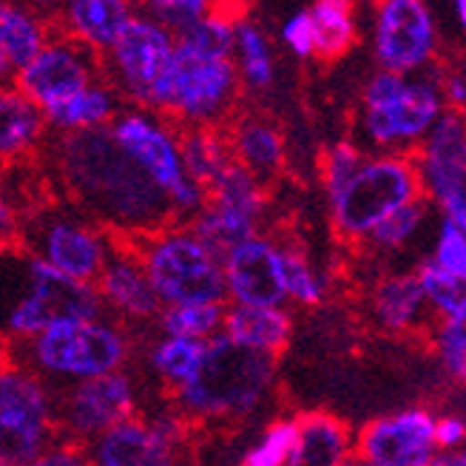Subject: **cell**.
I'll use <instances>...</instances> for the list:
<instances>
[{
	"mask_svg": "<svg viewBox=\"0 0 466 466\" xmlns=\"http://www.w3.org/2000/svg\"><path fill=\"white\" fill-rule=\"evenodd\" d=\"M265 208V179L245 168L239 159H233L222 177L208 188L205 208L188 222L208 245L225 256L233 245L262 233Z\"/></svg>",
	"mask_w": 466,
	"mask_h": 466,
	"instance_id": "13",
	"label": "cell"
},
{
	"mask_svg": "<svg viewBox=\"0 0 466 466\" xmlns=\"http://www.w3.org/2000/svg\"><path fill=\"white\" fill-rule=\"evenodd\" d=\"M131 353L126 330L108 313L60 319L32 339L12 341V359L55 387L123 370Z\"/></svg>",
	"mask_w": 466,
	"mask_h": 466,
	"instance_id": "4",
	"label": "cell"
},
{
	"mask_svg": "<svg viewBox=\"0 0 466 466\" xmlns=\"http://www.w3.org/2000/svg\"><path fill=\"white\" fill-rule=\"evenodd\" d=\"M242 77L233 55L205 52L191 43L177 46L166 114L185 126H228L237 114Z\"/></svg>",
	"mask_w": 466,
	"mask_h": 466,
	"instance_id": "12",
	"label": "cell"
},
{
	"mask_svg": "<svg viewBox=\"0 0 466 466\" xmlns=\"http://www.w3.org/2000/svg\"><path fill=\"white\" fill-rule=\"evenodd\" d=\"M137 0H63L57 9V32L75 37L91 52L106 55L137 17Z\"/></svg>",
	"mask_w": 466,
	"mask_h": 466,
	"instance_id": "23",
	"label": "cell"
},
{
	"mask_svg": "<svg viewBox=\"0 0 466 466\" xmlns=\"http://www.w3.org/2000/svg\"><path fill=\"white\" fill-rule=\"evenodd\" d=\"M57 430V387L12 359L0 370V463H37Z\"/></svg>",
	"mask_w": 466,
	"mask_h": 466,
	"instance_id": "9",
	"label": "cell"
},
{
	"mask_svg": "<svg viewBox=\"0 0 466 466\" xmlns=\"http://www.w3.org/2000/svg\"><path fill=\"white\" fill-rule=\"evenodd\" d=\"M143 259L162 305L228 301L225 262L191 222L174 219L131 242Z\"/></svg>",
	"mask_w": 466,
	"mask_h": 466,
	"instance_id": "6",
	"label": "cell"
},
{
	"mask_svg": "<svg viewBox=\"0 0 466 466\" xmlns=\"http://www.w3.org/2000/svg\"><path fill=\"white\" fill-rule=\"evenodd\" d=\"M452 12H455V20H458L461 32L466 35V0H452Z\"/></svg>",
	"mask_w": 466,
	"mask_h": 466,
	"instance_id": "49",
	"label": "cell"
},
{
	"mask_svg": "<svg viewBox=\"0 0 466 466\" xmlns=\"http://www.w3.org/2000/svg\"><path fill=\"white\" fill-rule=\"evenodd\" d=\"M205 344L208 341L159 333V339L148 350L151 376L168 392H177L197 372V367L205 356Z\"/></svg>",
	"mask_w": 466,
	"mask_h": 466,
	"instance_id": "32",
	"label": "cell"
},
{
	"mask_svg": "<svg viewBox=\"0 0 466 466\" xmlns=\"http://www.w3.org/2000/svg\"><path fill=\"white\" fill-rule=\"evenodd\" d=\"M333 230L350 245H364L372 228L399 208L424 199L421 168L415 154L370 151L359 171L339 191L328 194Z\"/></svg>",
	"mask_w": 466,
	"mask_h": 466,
	"instance_id": "5",
	"label": "cell"
},
{
	"mask_svg": "<svg viewBox=\"0 0 466 466\" xmlns=\"http://www.w3.org/2000/svg\"><path fill=\"white\" fill-rule=\"evenodd\" d=\"M430 259L444 270L466 273V230L461 225H455L452 219L441 217L438 237H435Z\"/></svg>",
	"mask_w": 466,
	"mask_h": 466,
	"instance_id": "41",
	"label": "cell"
},
{
	"mask_svg": "<svg viewBox=\"0 0 466 466\" xmlns=\"http://www.w3.org/2000/svg\"><path fill=\"white\" fill-rule=\"evenodd\" d=\"M282 43L285 49L299 57V60H308V57H316V26H313V17H310V9H301V12H293L285 23H282Z\"/></svg>",
	"mask_w": 466,
	"mask_h": 466,
	"instance_id": "43",
	"label": "cell"
},
{
	"mask_svg": "<svg viewBox=\"0 0 466 466\" xmlns=\"http://www.w3.org/2000/svg\"><path fill=\"white\" fill-rule=\"evenodd\" d=\"M217 4H222V0H137L139 9L162 17L174 29L197 20L199 15H205L208 9H214Z\"/></svg>",
	"mask_w": 466,
	"mask_h": 466,
	"instance_id": "42",
	"label": "cell"
},
{
	"mask_svg": "<svg viewBox=\"0 0 466 466\" xmlns=\"http://www.w3.org/2000/svg\"><path fill=\"white\" fill-rule=\"evenodd\" d=\"M103 75V55L91 52L88 46L60 32L12 80L23 95H29L37 106L49 111L57 103L77 95L88 83L100 80Z\"/></svg>",
	"mask_w": 466,
	"mask_h": 466,
	"instance_id": "18",
	"label": "cell"
},
{
	"mask_svg": "<svg viewBox=\"0 0 466 466\" xmlns=\"http://www.w3.org/2000/svg\"><path fill=\"white\" fill-rule=\"evenodd\" d=\"M282 276H285V293L290 305L316 308L324 301V293H328L324 279L301 248L282 245Z\"/></svg>",
	"mask_w": 466,
	"mask_h": 466,
	"instance_id": "36",
	"label": "cell"
},
{
	"mask_svg": "<svg viewBox=\"0 0 466 466\" xmlns=\"http://www.w3.org/2000/svg\"><path fill=\"white\" fill-rule=\"evenodd\" d=\"M233 157H237L245 168H250L259 179L270 182L273 177L282 174L288 148L285 137L279 131L276 123H270L268 116L259 114H233V120L225 126Z\"/></svg>",
	"mask_w": 466,
	"mask_h": 466,
	"instance_id": "24",
	"label": "cell"
},
{
	"mask_svg": "<svg viewBox=\"0 0 466 466\" xmlns=\"http://www.w3.org/2000/svg\"><path fill=\"white\" fill-rule=\"evenodd\" d=\"M435 424L427 407L372 418L356 435V458L367 466H430L438 458Z\"/></svg>",
	"mask_w": 466,
	"mask_h": 466,
	"instance_id": "19",
	"label": "cell"
},
{
	"mask_svg": "<svg viewBox=\"0 0 466 466\" xmlns=\"http://www.w3.org/2000/svg\"><path fill=\"white\" fill-rule=\"evenodd\" d=\"M438 455H450L466 444V418L461 415H441L435 424Z\"/></svg>",
	"mask_w": 466,
	"mask_h": 466,
	"instance_id": "44",
	"label": "cell"
},
{
	"mask_svg": "<svg viewBox=\"0 0 466 466\" xmlns=\"http://www.w3.org/2000/svg\"><path fill=\"white\" fill-rule=\"evenodd\" d=\"M356 458V435L328 412L299 415V444L290 466H341Z\"/></svg>",
	"mask_w": 466,
	"mask_h": 466,
	"instance_id": "28",
	"label": "cell"
},
{
	"mask_svg": "<svg viewBox=\"0 0 466 466\" xmlns=\"http://www.w3.org/2000/svg\"><path fill=\"white\" fill-rule=\"evenodd\" d=\"M179 37L166 20L139 9L111 49L103 55L106 77L128 106L166 111Z\"/></svg>",
	"mask_w": 466,
	"mask_h": 466,
	"instance_id": "8",
	"label": "cell"
},
{
	"mask_svg": "<svg viewBox=\"0 0 466 466\" xmlns=\"http://www.w3.org/2000/svg\"><path fill=\"white\" fill-rule=\"evenodd\" d=\"M49 114L43 106H37L29 95L12 83V88H4L0 95V157L9 162L26 159L46 137Z\"/></svg>",
	"mask_w": 466,
	"mask_h": 466,
	"instance_id": "27",
	"label": "cell"
},
{
	"mask_svg": "<svg viewBox=\"0 0 466 466\" xmlns=\"http://www.w3.org/2000/svg\"><path fill=\"white\" fill-rule=\"evenodd\" d=\"M299 444V418H276L262 432V438L242 455L245 466H290Z\"/></svg>",
	"mask_w": 466,
	"mask_h": 466,
	"instance_id": "38",
	"label": "cell"
},
{
	"mask_svg": "<svg viewBox=\"0 0 466 466\" xmlns=\"http://www.w3.org/2000/svg\"><path fill=\"white\" fill-rule=\"evenodd\" d=\"M463 114H466V108H463Z\"/></svg>",
	"mask_w": 466,
	"mask_h": 466,
	"instance_id": "50",
	"label": "cell"
},
{
	"mask_svg": "<svg viewBox=\"0 0 466 466\" xmlns=\"http://www.w3.org/2000/svg\"><path fill=\"white\" fill-rule=\"evenodd\" d=\"M424 219H427V197L399 208V211L390 214L381 225L372 228V233L364 242V248H372V250H379V253L401 250V248H407L418 237V230L424 228Z\"/></svg>",
	"mask_w": 466,
	"mask_h": 466,
	"instance_id": "37",
	"label": "cell"
},
{
	"mask_svg": "<svg viewBox=\"0 0 466 466\" xmlns=\"http://www.w3.org/2000/svg\"><path fill=\"white\" fill-rule=\"evenodd\" d=\"M441 91L450 108L463 111L466 108V72L463 68H444L441 72Z\"/></svg>",
	"mask_w": 466,
	"mask_h": 466,
	"instance_id": "46",
	"label": "cell"
},
{
	"mask_svg": "<svg viewBox=\"0 0 466 466\" xmlns=\"http://www.w3.org/2000/svg\"><path fill=\"white\" fill-rule=\"evenodd\" d=\"M166 111L146 106H126L108 126L120 148L143 168L171 199L177 219H194L205 202L208 188L191 177L182 154V126Z\"/></svg>",
	"mask_w": 466,
	"mask_h": 466,
	"instance_id": "7",
	"label": "cell"
},
{
	"mask_svg": "<svg viewBox=\"0 0 466 466\" xmlns=\"http://www.w3.org/2000/svg\"><path fill=\"white\" fill-rule=\"evenodd\" d=\"M55 166L72 202L114 237L134 242L177 219L171 199L120 148L108 126L60 134Z\"/></svg>",
	"mask_w": 466,
	"mask_h": 466,
	"instance_id": "1",
	"label": "cell"
},
{
	"mask_svg": "<svg viewBox=\"0 0 466 466\" xmlns=\"http://www.w3.org/2000/svg\"><path fill=\"white\" fill-rule=\"evenodd\" d=\"M55 35L49 29V15L32 9L23 0L0 4V68L4 75H17L32 63Z\"/></svg>",
	"mask_w": 466,
	"mask_h": 466,
	"instance_id": "25",
	"label": "cell"
},
{
	"mask_svg": "<svg viewBox=\"0 0 466 466\" xmlns=\"http://www.w3.org/2000/svg\"><path fill=\"white\" fill-rule=\"evenodd\" d=\"M435 463H441V466H466V444L461 450L450 452V455H438Z\"/></svg>",
	"mask_w": 466,
	"mask_h": 466,
	"instance_id": "47",
	"label": "cell"
},
{
	"mask_svg": "<svg viewBox=\"0 0 466 466\" xmlns=\"http://www.w3.org/2000/svg\"><path fill=\"white\" fill-rule=\"evenodd\" d=\"M20 239L26 253L40 256L57 270L83 279V282H97L108 256L120 242V237H114L80 205H49L32 211L20 222Z\"/></svg>",
	"mask_w": 466,
	"mask_h": 466,
	"instance_id": "11",
	"label": "cell"
},
{
	"mask_svg": "<svg viewBox=\"0 0 466 466\" xmlns=\"http://www.w3.org/2000/svg\"><path fill=\"white\" fill-rule=\"evenodd\" d=\"M372 57L390 72H427L438 57V26L427 0H376Z\"/></svg>",
	"mask_w": 466,
	"mask_h": 466,
	"instance_id": "14",
	"label": "cell"
},
{
	"mask_svg": "<svg viewBox=\"0 0 466 466\" xmlns=\"http://www.w3.org/2000/svg\"><path fill=\"white\" fill-rule=\"evenodd\" d=\"M424 197L466 230V114L447 108L415 151Z\"/></svg>",
	"mask_w": 466,
	"mask_h": 466,
	"instance_id": "16",
	"label": "cell"
},
{
	"mask_svg": "<svg viewBox=\"0 0 466 466\" xmlns=\"http://www.w3.org/2000/svg\"><path fill=\"white\" fill-rule=\"evenodd\" d=\"M450 106L441 91V72H390L379 68L359 100V134L367 151L415 154Z\"/></svg>",
	"mask_w": 466,
	"mask_h": 466,
	"instance_id": "3",
	"label": "cell"
},
{
	"mask_svg": "<svg viewBox=\"0 0 466 466\" xmlns=\"http://www.w3.org/2000/svg\"><path fill=\"white\" fill-rule=\"evenodd\" d=\"M123 95L114 88V83L103 75L100 80L88 83L77 95L49 108V126L57 134H75V131H91L106 128L114 123V116L123 111Z\"/></svg>",
	"mask_w": 466,
	"mask_h": 466,
	"instance_id": "29",
	"label": "cell"
},
{
	"mask_svg": "<svg viewBox=\"0 0 466 466\" xmlns=\"http://www.w3.org/2000/svg\"><path fill=\"white\" fill-rule=\"evenodd\" d=\"M225 301H188V305H166L157 316L159 333L211 341L225 328Z\"/></svg>",
	"mask_w": 466,
	"mask_h": 466,
	"instance_id": "34",
	"label": "cell"
},
{
	"mask_svg": "<svg viewBox=\"0 0 466 466\" xmlns=\"http://www.w3.org/2000/svg\"><path fill=\"white\" fill-rule=\"evenodd\" d=\"M276 381V359L219 333L205 344L194 376L174 395L177 410L199 424H237L259 410Z\"/></svg>",
	"mask_w": 466,
	"mask_h": 466,
	"instance_id": "2",
	"label": "cell"
},
{
	"mask_svg": "<svg viewBox=\"0 0 466 466\" xmlns=\"http://www.w3.org/2000/svg\"><path fill=\"white\" fill-rule=\"evenodd\" d=\"M432 319L421 279L415 273H387L370 290V321L387 336H410Z\"/></svg>",
	"mask_w": 466,
	"mask_h": 466,
	"instance_id": "22",
	"label": "cell"
},
{
	"mask_svg": "<svg viewBox=\"0 0 466 466\" xmlns=\"http://www.w3.org/2000/svg\"><path fill=\"white\" fill-rule=\"evenodd\" d=\"M83 458H88V450H80L77 441L60 435L55 444L43 452V458L37 463L40 466H77V463H83Z\"/></svg>",
	"mask_w": 466,
	"mask_h": 466,
	"instance_id": "45",
	"label": "cell"
},
{
	"mask_svg": "<svg viewBox=\"0 0 466 466\" xmlns=\"http://www.w3.org/2000/svg\"><path fill=\"white\" fill-rule=\"evenodd\" d=\"M23 4H29L32 9H37V12H43V15H57V9H60L63 0H23Z\"/></svg>",
	"mask_w": 466,
	"mask_h": 466,
	"instance_id": "48",
	"label": "cell"
},
{
	"mask_svg": "<svg viewBox=\"0 0 466 466\" xmlns=\"http://www.w3.org/2000/svg\"><path fill=\"white\" fill-rule=\"evenodd\" d=\"M432 350L447 379L466 387V316L441 319L432 330Z\"/></svg>",
	"mask_w": 466,
	"mask_h": 466,
	"instance_id": "39",
	"label": "cell"
},
{
	"mask_svg": "<svg viewBox=\"0 0 466 466\" xmlns=\"http://www.w3.org/2000/svg\"><path fill=\"white\" fill-rule=\"evenodd\" d=\"M185 424L188 418L179 410L157 415L134 412L91 441L86 447L88 461L97 466H168L185 444Z\"/></svg>",
	"mask_w": 466,
	"mask_h": 466,
	"instance_id": "17",
	"label": "cell"
},
{
	"mask_svg": "<svg viewBox=\"0 0 466 466\" xmlns=\"http://www.w3.org/2000/svg\"><path fill=\"white\" fill-rule=\"evenodd\" d=\"M95 285L100 290L106 310L131 324L157 321V316L166 308L143 259H139L137 248L128 239L116 242Z\"/></svg>",
	"mask_w": 466,
	"mask_h": 466,
	"instance_id": "21",
	"label": "cell"
},
{
	"mask_svg": "<svg viewBox=\"0 0 466 466\" xmlns=\"http://www.w3.org/2000/svg\"><path fill=\"white\" fill-rule=\"evenodd\" d=\"M364 157L367 154L361 151L359 143H353V139H336V143H330L328 148H324L321 162H319L324 191H328V194L339 191L341 185L359 171Z\"/></svg>",
	"mask_w": 466,
	"mask_h": 466,
	"instance_id": "40",
	"label": "cell"
},
{
	"mask_svg": "<svg viewBox=\"0 0 466 466\" xmlns=\"http://www.w3.org/2000/svg\"><path fill=\"white\" fill-rule=\"evenodd\" d=\"M228 301L239 305H288L282 276V245L256 233V237L233 245L225 256Z\"/></svg>",
	"mask_w": 466,
	"mask_h": 466,
	"instance_id": "20",
	"label": "cell"
},
{
	"mask_svg": "<svg viewBox=\"0 0 466 466\" xmlns=\"http://www.w3.org/2000/svg\"><path fill=\"white\" fill-rule=\"evenodd\" d=\"M233 60H237L239 77L250 91H268L276 80V57L273 46L262 26L253 20H237V43H233Z\"/></svg>",
	"mask_w": 466,
	"mask_h": 466,
	"instance_id": "33",
	"label": "cell"
},
{
	"mask_svg": "<svg viewBox=\"0 0 466 466\" xmlns=\"http://www.w3.org/2000/svg\"><path fill=\"white\" fill-rule=\"evenodd\" d=\"M20 285L6 310V336L12 341L32 339L60 319H91L108 313L95 282H83L35 253H23Z\"/></svg>",
	"mask_w": 466,
	"mask_h": 466,
	"instance_id": "10",
	"label": "cell"
},
{
	"mask_svg": "<svg viewBox=\"0 0 466 466\" xmlns=\"http://www.w3.org/2000/svg\"><path fill=\"white\" fill-rule=\"evenodd\" d=\"M310 17L316 26V57L333 63L353 49L359 26H356V4L353 0H313Z\"/></svg>",
	"mask_w": 466,
	"mask_h": 466,
	"instance_id": "31",
	"label": "cell"
},
{
	"mask_svg": "<svg viewBox=\"0 0 466 466\" xmlns=\"http://www.w3.org/2000/svg\"><path fill=\"white\" fill-rule=\"evenodd\" d=\"M137 384L126 370H111L95 379L57 387V424L60 432L80 444H91L137 412Z\"/></svg>",
	"mask_w": 466,
	"mask_h": 466,
	"instance_id": "15",
	"label": "cell"
},
{
	"mask_svg": "<svg viewBox=\"0 0 466 466\" xmlns=\"http://www.w3.org/2000/svg\"><path fill=\"white\" fill-rule=\"evenodd\" d=\"M182 154L191 177L199 179L205 188L222 177V171L233 159V146L225 126H185L182 128Z\"/></svg>",
	"mask_w": 466,
	"mask_h": 466,
	"instance_id": "30",
	"label": "cell"
},
{
	"mask_svg": "<svg viewBox=\"0 0 466 466\" xmlns=\"http://www.w3.org/2000/svg\"><path fill=\"white\" fill-rule=\"evenodd\" d=\"M222 333L256 350V353H268L276 359L290 344L293 316L285 305H239V301H230Z\"/></svg>",
	"mask_w": 466,
	"mask_h": 466,
	"instance_id": "26",
	"label": "cell"
},
{
	"mask_svg": "<svg viewBox=\"0 0 466 466\" xmlns=\"http://www.w3.org/2000/svg\"><path fill=\"white\" fill-rule=\"evenodd\" d=\"M432 319H463L466 316V273H452L435 265L432 259L418 268Z\"/></svg>",
	"mask_w": 466,
	"mask_h": 466,
	"instance_id": "35",
	"label": "cell"
}]
</instances>
